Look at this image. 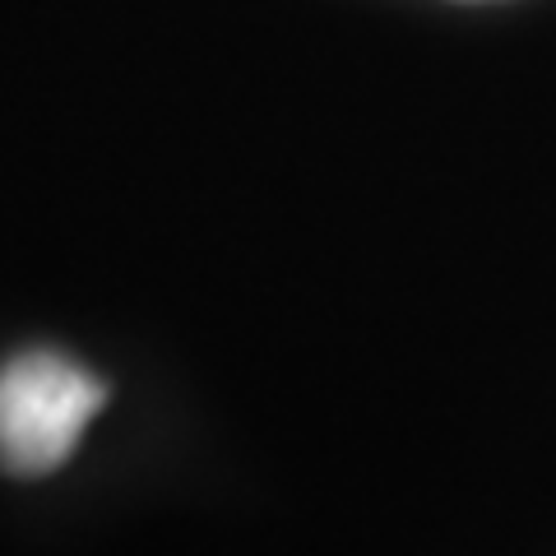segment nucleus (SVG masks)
Wrapping results in <instances>:
<instances>
[{
    "label": "nucleus",
    "mask_w": 556,
    "mask_h": 556,
    "mask_svg": "<svg viewBox=\"0 0 556 556\" xmlns=\"http://www.w3.org/2000/svg\"><path fill=\"white\" fill-rule=\"evenodd\" d=\"M108 386L56 348H28L0 367V468L42 478L75 455Z\"/></svg>",
    "instance_id": "1"
}]
</instances>
